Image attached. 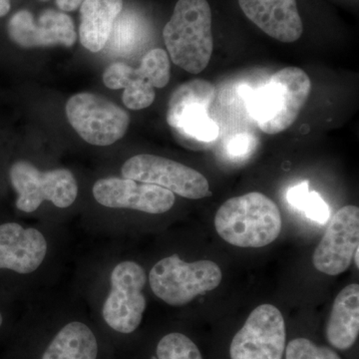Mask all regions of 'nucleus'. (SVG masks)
<instances>
[{"label": "nucleus", "instance_id": "1", "mask_svg": "<svg viewBox=\"0 0 359 359\" xmlns=\"http://www.w3.org/2000/svg\"><path fill=\"white\" fill-rule=\"evenodd\" d=\"M248 109L259 129L275 135L289 129L308 102L311 82L302 68L278 70L257 91L243 86Z\"/></svg>", "mask_w": 359, "mask_h": 359}, {"label": "nucleus", "instance_id": "2", "mask_svg": "<svg viewBox=\"0 0 359 359\" xmlns=\"http://www.w3.org/2000/svg\"><path fill=\"white\" fill-rule=\"evenodd\" d=\"M215 226L219 237L235 247L263 248L280 236L283 219L273 200L250 192L226 201L217 212Z\"/></svg>", "mask_w": 359, "mask_h": 359}, {"label": "nucleus", "instance_id": "3", "mask_svg": "<svg viewBox=\"0 0 359 359\" xmlns=\"http://www.w3.org/2000/svg\"><path fill=\"white\" fill-rule=\"evenodd\" d=\"M163 37L174 65L192 74L204 71L214 49L209 2L179 0Z\"/></svg>", "mask_w": 359, "mask_h": 359}, {"label": "nucleus", "instance_id": "4", "mask_svg": "<svg viewBox=\"0 0 359 359\" xmlns=\"http://www.w3.org/2000/svg\"><path fill=\"white\" fill-rule=\"evenodd\" d=\"M222 278L221 269L214 262L186 263L174 255L153 266L149 282L156 297L170 306H182L198 295L216 290Z\"/></svg>", "mask_w": 359, "mask_h": 359}, {"label": "nucleus", "instance_id": "5", "mask_svg": "<svg viewBox=\"0 0 359 359\" xmlns=\"http://www.w3.org/2000/svg\"><path fill=\"white\" fill-rule=\"evenodd\" d=\"M216 89L208 80L193 79L175 89L168 104L167 122L177 140L188 147L193 142L211 143L219 127L208 114Z\"/></svg>", "mask_w": 359, "mask_h": 359}, {"label": "nucleus", "instance_id": "6", "mask_svg": "<svg viewBox=\"0 0 359 359\" xmlns=\"http://www.w3.org/2000/svg\"><path fill=\"white\" fill-rule=\"evenodd\" d=\"M9 176L18 195L16 207L20 211H36L44 201L65 209L76 200L77 182L69 170L41 172L29 162L18 161L11 167Z\"/></svg>", "mask_w": 359, "mask_h": 359}, {"label": "nucleus", "instance_id": "7", "mask_svg": "<svg viewBox=\"0 0 359 359\" xmlns=\"http://www.w3.org/2000/svg\"><path fill=\"white\" fill-rule=\"evenodd\" d=\"M71 126L87 143L109 146L120 140L129 127L126 111L109 100L90 93L71 97L66 104Z\"/></svg>", "mask_w": 359, "mask_h": 359}, {"label": "nucleus", "instance_id": "8", "mask_svg": "<svg viewBox=\"0 0 359 359\" xmlns=\"http://www.w3.org/2000/svg\"><path fill=\"white\" fill-rule=\"evenodd\" d=\"M147 282L145 271L134 262L118 264L111 273V290L103 306V318L120 334H132L140 325L146 309L142 294Z\"/></svg>", "mask_w": 359, "mask_h": 359}, {"label": "nucleus", "instance_id": "9", "mask_svg": "<svg viewBox=\"0 0 359 359\" xmlns=\"http://www.w3.org/2000/svg\"><path fill=\"white\" fill-rule=\"evenodd\" d=\"M122 175L125 179L162 187L187 199H203L212 194L204 175L159 156L141 154L130 158L123 165Z\"/></svg>", "mask_w": 359, "mask_h": 359}, {"label": "nucleus", "instance_id": "10", "mask_svg": "<svg viewBox=\"0 0 359 359\" xmlns=\"http://www.w3.org/2000/svg\"><path fill=\"white\" fill-rule=\"evenodd\" d=\"M285 323L280 309L264 304L250 313L233 337L231 359H283Z\"/></svg>", "mask_w": 359, "mask_h": 359}, {"label": "nucleus", "instance_id": "11", "mask_svg": "<svg viewBox=\"0 0 359 359\" xmlns=\"http://www.w3.org/2000/svg\"><path fill=\"white\" fill-rule=\"evenodd\" d=\"M358 245L359 209L355 205H346L334 215L314 250V268L328 276L344 273L351 266Z\"/></svg>", "mask_w": 359, "mask_h": 359}, {"label": "nucleus", "instance_id": "12", "mask_svg": "<svg viewBox=\"0 0 359 359\" xmlns=\"http://www.w3.org/2000/svg\"><path fill=\"white\" fill-rule=\"evenodd\" d=\"M93 196L99 204L115 209L137 210L148 214H163L175 204L174 193L130 179L106 178L97 181Z\"/></svg>", "mask_w": 359, "mask_h": 359}, {"label": "nucleus", "instance_id": "13", "mask_svg": "<svg viewBox=\"0 0 359 359\" xmlns=\"http://www.w3.org/2000/svg\"><path fill=\"white\" fill-rule=\"evenodd\" d=\"M8 34L16 44L28 48L55 44L70 47L76 40L70 16L52 9L44 11L37 21L27 11L14 14L9 20Z\"/></svg>", "mask_w": 359, "mask_h": 359}, {"label": "nucleus", "instance_id": "14", "mask_svg": "<svg viewBox=\"0 0 359 359\" xmlns=\"http://www.w3.org/2000/svg\"><path fill=\"white\" fill-rule=\"evenodd\" d=\"M47 252V242L36 229H25L20 224L0 226V269L15 273H33L41 266Z\"/></svg>", "mask_w": 359, "mask_h": 359}, {"label": "nucleus", "instance_id": "15", "mask_svg": "<svg viewBox=\"0 0 359 359\" xmlns=\"http://www.w3.org/2000/svg\"><path fill=\"white\" fill-rule=\"evenodd\" d=\"M238 6L271 39L285 43L301 39L304 25L297 0H238Z\"/></svg>", "mask_w": 359, "mask_h": 359}, {"label": "nucleus", "instance_id": "16", "mask_svg": "<svg viewBox=\"0 0 359 359\" xmlns=\"http://www.w3.org/2000/svg\"><path fill=\"white\" fill-rule=\"evenodd\" d=\"M359 334V285H347L337 294L327 327L332 346L340 351L351 348Z\"/></svg>", "mask_w": 359, "mask_h": 359}, {"label": "nucleus", "instance_id": "17", "mask_svg": "<svg viewBox=\"0 0 359 359\" xmlns=\"http://www.w3.org/2000/svg\"><path fill=\"white\" fill-rule=\"evenodd\" d=\"M122 7L123 0H84L80 9L79 34L85 48L91 52L102 50Z\"/></svg>", "mask_w": 359, "mask_h": 359}, {"label": "nucleus", "instance_id": "18", "mask_svg": "<svg viewBox=\"0 0 359 359\" xmlns=\"http://www.w3.org/2000/svg\"><path fill=\"white\" fill-rule=\"evenodd\" d=\"M97 354L98 344L92 330L73 321L56 334L41 359H96Z\"/></svg>", "mask_w": 359, "mask_h": 359}, {"label": "nucleus", "instance_id": "19", "mask_svg": "<svg viewBox=\"0 0 359 359\" xmlns=\"http://www.w3.org/2000/svg\"><path fill=\"white\" fill-rule=\"evenodd\" d=\"M142 23L136 14L120 13L112 26L107 43L114 53H128L141 36Z\"/></svg>", "mask_w": 359, "mask_h": 359}, {"label": "nucleus", "instance_id": "20", "mask_svg": "<svg viewBox=\"0 0 359 359\" xmlns=\"http://www.w3.org/2000/svg\"><path fill=\"white\" fill-rule=\"evenodd\" d=\"M287 198L292 207L306 212V217L314 222L325 224L330 219V211L327 203L320 194L309 191L308 181L290 188Z\"/></svg>", "mask_w": 359, "mask_h": 359}, {"label": "nucleus", "instance_id": "21", "mask_svg": "<svg viewBox=\"0 0 359 359\" xmlns=\"http://www.w3.org/2000/svg\"><path fill=\"white\" fill-rule=\"evenodd\" d=\"M170 71L171 65L167 52L155 48L142 58L138 69H135V74L137 78L149 82L154 88H163L169 83Z\"/></svg>", "mask_w": 359, "mask_h": 359}, {"label": "nucleus", "instance_id": "22", "mask_svg": "<svg viewBox=\"0 0 359 359\" xmlns=\"http://www.w3.org/2000/svg\"><path fill=\"white\" fill-rule=\"evenodd\" d=\"M158 359H203L199 348L186 335H165L157 346Z\"/></svg>", "mask_w": 359, "mask_h": 359}, {"label": "nucleus", "instance_id": "23", "mask_svg": "<svg viewBox=\"0 0 359 359\" xmlns=\"http://www.w3.org/2000/svg\"><path fill=\"white\" fill-rule=\"evenodd\" d=\"M155 88L145 80L136 78L124 90L122 100L131 110H142L154 102Z\"/></svg>", "mask_w": 359, "mask_h": 359}, {"label": "nucleus", "instance_id": "24", "mask_svg": "<svg viewBox=\"0 0 359 359\" xmlns=\"http://www.w3.org/2000/svg\"><path fill=\"white\" fill-rule=\"evenodd\" d=\"M285 359H341L327 346H318L311 340L295 339L287 344Z\"/></svg>", "mask_w": 359, "mask_h": 359}, {"label": "nucleus", "instance_id": "25", "mask_svg": "<svg viewBox=\"0 0 359 359\" xmlns=\"http://www.w3.org/2000/svg\"><path fill=\"white\" fill-rule=\"evenodd\" d=\"M135 69L125 63H113L103 74V82L108 88L118 90L126 88L136 79Z\"/></svg>", "mask_w": 359, "mask_h": 359}, {"label": "nucleus", "instance_id": "26", "mask_svg": "<svg viewBox=\"0 0 359 359\" xmlns=\"http://www.w3.org/2000/svg\"><path fill=\"white\" fill-rule=\"evenodd\" d=\"M252 139L245 134H238L233 137L228 145V151L233 156H242L249 152Z\"/></svg>", "mask_w": 359, "mask_h": 359}, {"label": "nucleus", "instance_id": "27", "mask_svg": "<svg viewBox=\"0 0 359 359\" xmlns=\"http://www.w3.org/2000/svg\"><path fill=\"white\" fill-rule=\"evenodd\" d=\"M84 0H56V4L61 11H74L78 7L81 6Z\"/></svg>", "mask_w": 359, "mask_h": 359}, {"label": "nucleus", "instance_id": "28", "mask_svg": "<svg viewBox=\"0 0 359 359\" xmlns=\"http://www.w3.org/2000/svg\"><path fill=\"white\" fill-rule=\"evenodd\" d=\"M11 11V0H0V18L6 15Z\"/></svg>", "mask_w": 359, "mask_h": 359}, {"label": "nucleus", "instance_id": "29", "mask_svg": "<svg viewBox=\"0 0 359 359\" xmlns=\"http://www.w3.org/2000/svg\"><path fill=\"white\" fill-rule=\"evenodd\" d=\"M358 252H359V248L358 250H355V252H354V255H353V259H354V263H355L356 264V266H359V262H358V257H359V255H358Z\"/></svg>", "mask_w": 359, "mask_h": 359}, {"label": "nucleus", "instance_id": "30", "mask_svg": "<svg viewBox=\"0 0 359 359\" xmlns=\"http://www.w3.org/2000/svg\"><path fill=\"white\" fill-rule=\"evenodd\" d=\"M2 325V316L0 314V327H1Z\"/></svg>", "mask_w": 359, "mask_h": 359}]
</instances>
